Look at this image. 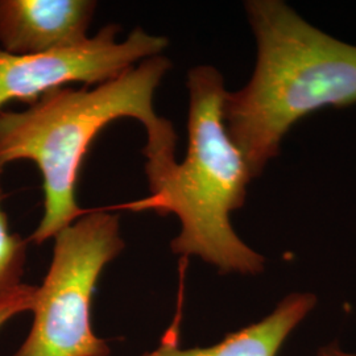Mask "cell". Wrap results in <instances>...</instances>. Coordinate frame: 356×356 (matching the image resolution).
I'll use <instances>...</instances> for the list:
<instances>
[{"label":"cell","mask_w":356,"mask_h":356,"mask_svg":"<svg viewBox=\"0 0 356 356\" xmlns=\"http://www.w3.org/2000/svg\"><path fill=\"white\" fill-rule=\"evenodd\" d=\"M170 67L163 54L154 56L95 89L61 88L24 111L0 113V168L28 160L42 176L44 216L29 241L41 244L54 238L88 211L76 200L81 168L95 138L115 120L132 118L145 128L148 182L177 163L176 131L153 106Z\"/></svg>","instance_id":"obj_1"},{"label":"cell","mask_w":356,"mask_h":356,"mask_svg":"<svg viewBox=\"0 0 356 356\" xmlns=\"http://www.w3.org/2000/svg\"><path fill=\"white\" fill-rule=\"evenodd\" d=\"M3 168H0L1 176ZM3 191L0 185V301L13 296L22 285L26 261V244L20 235L10 232L8 219L1 210Z\"/></svg>","instance_id":"obj_8"},{"label":"cell","mask_w":356,"mask_h":356,"mask_svg":"<svg viewBox=\"0 0 356 356\" xmlns=\"http://www.w3.org/2000/svg\"><path fill=\"white\" fill-rule=\"evenodd\" d=\"M244 10L256 64L245 86L226 92L223 122L256 178L302 118L356 104V45L310 24L284 0H248Z\"/></svg>","instance_id":"obj_2"},{"label":"cell","mask_w":356,"mask_h":356,"mask_svg":"<svg viewBox=\"0 0 356 356\" xmlns=\"http://www.w3.org/2000/svg\"><path fill=\"white\" fill-rule=\"evenodd\" d=\"M97 1L0 0V47L11 54H38L85 42Z\"/></svg>","instance_id":"obj_6"},{"label":"cell","mask_w":356,"mask_h":356,"mask_svg":"<svg viewBox=\"0 0 356 356\" xmlns=\"http://www.w3.org/2000/svg\"><path fill=\"white\" fill-rule=\"evenodd\" d=\"M186 86L185 160L149 182L151 195L129 209L178 216L181 232L170 243L173 254L197 256L223 275H260L266 257L243 242L231 223V214L244 206L254 177L223 122L225 78L214 66L200 65L189 70Z\"/></svg>","instance_id":"obj_3"},{"label":"cell","mask_w":356,"mask_h":356,"mask_svg":"<svg viewBox=\"0 0 356 356\" xmlns=\"http://www.w3.org/2000/svg\"><path fill=\"white\" fill-rule=\"evenodd\" d=\"M316 356H356V353L347 351L338 343H327L319 347Z\"/></svg>","instance_id":"obj_10"},{"label":"cell","mask_w":356,"mask_h":356,"mask_svg":"<svg viewBox=\"0 0 356 356\" xmlns=\"http://www.w3.org/2000/svg\"><path fill=\"white\" fill-rule=\"evenodd\" d=\"M124 248L119 216L88 210L54 236L51 267L33 304V326L13 356H110L91 326L95 285Z\"/></svg>","instance_id":"obj_4"},{"label":"cell","mask_w":356,"mask_h":356,"mask_svg":"<svg viewBox=\"0 0 356 356\" xmlns=\"http://www.w3.org/2000/svg\"><path fill=\"white\" fill-rule=\"evenodd\" d=\"M118 24H108L85 42L38 54H11L0 49V113L8 103L29 106L47 92L69 83L102 85L126 73L141 61L160 56L169 41L141 28L118 42Z\"/></svg>","instance_id":"obj_5"},{"label":"cell","mask_w":356,"mask_h":356,"mask_svg":"<svg viewBox=\"0 0 356 356\" xmlns=\"http://www.w3.org/2000/svg\"><path fill=\"white\" fill-rule=\"evenodd\" d=\"M318 304L312 292H291L275 309L250 326L231 332L219 343L209 347L181 348L177 337H165L159 348L141 356H277L292 335Z\"/></svg>","instance_id":"obj_7"},{"label":"cell","mask_w":356,"mask_h":356,"mask_svg":"<svg viewBox=\"0 0 356 356\" xmlns=\"http://www.w3.org/2000/svg\"><path fill=\"white\" fill-rule=\"evenodd\" d=\"M36 291L38 286L23 284L13 296L0 301V327L13 316L33 309Z\"/></svg>","instance_id":"obj_9"}]
</instances>
